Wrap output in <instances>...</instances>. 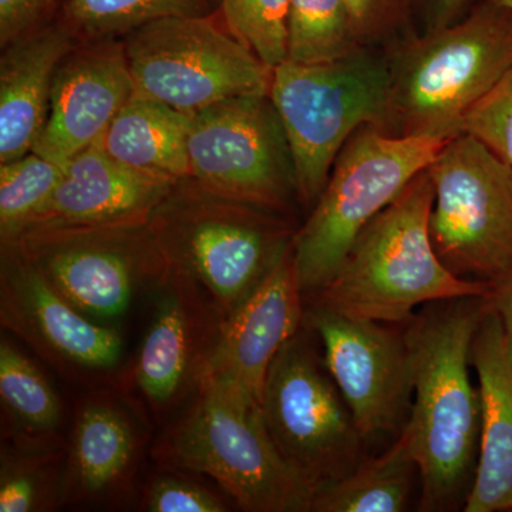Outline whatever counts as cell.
<instances>
[{"instance_id": "obj_23", "label": "cell", "mask_w": 512, "mask_h": 512, "mask_svg": "<svg viewBox=\"0 0 512 512\" xmlns=\"http://www.w3.org/2000/svg\"><path fill=\"white\" fill-rule=\"evenodd\" d=\"M416 461L402 434L380 456L362 460L313 497V512H403L413 500Z\"/></svg>"}, {"instance_id": "obj_7", "label": "cell", "mask_w": 512, "mask_h": 512, "mask_svg": "<svg viewBox=\"0 0 512 512\" xmlns=\"http://www.w3.org/2000/svg\"><path fill=\"white\" fill-rule=\"evenodd\" d=\"M389 90L387 50L372 46L326 63L286 60L272 70L269 96L284 123L306 208L319 200L352 134L382 124Z\"/></svg>"}, {"instance_id": "obj_19", "label": "cell", "mask_w": 512, "mask_h": 512, "mask_svg": "<svg viewBox=\"0 0 512 512\" xmlns=\"http://www.w3.org/2000/svg\"><path fill=\"white\" fill-rule=\"evenodd\" d=\"M77 43L59 20H53L2 47L0 163L32 151L49 116L57 67Z\"/></svg>"}, {"instance_id": "obj_13", "label": "cell", "mask_w": 512, "mask_h": 512, "mask_svg": "<svg viewBox=\"0 0 512 512\" xmlns=\"http://www.w3.org/2000/svg\"><path fill=\"white\" fill-rule=\"evenodd\" d=\"M305 325L322 343L325 365L363 439L399 429L413 396L404 330L316 305L305 311Z\"/></svg>"}, {"instance_id": "obj_27", "label": "cell", "mask_w": 512, "mask_h": 512, "mask_svg": "<svg viewBox=\"0 0 512 512\" xmlns=\"http://www.w3.org/2000/svg\"><path fill=\"white\" fill-rule=\"evenodd\" d=\"M66 164L29 151L0 163V241H15L55 191Z\"/></svg>"}, {"instance_id": "obj_9", "label": "cell", "mask_w": 512, "mask_h": 512, "mask_svg": "<svg viewBox=\"0 0 512 512\" xmlns=\"http://www.w3.org/2000/svg\"><path fill=\"white\" fill-rule=\"evenodd\" d=\"M214 16L160 19L124 36L134 96L194 114L220 101L269 94L271 67Z\"/></svg>"}, {"instance_id": "obj_34", "label": "cell", "mask_w": 512, "mask_h": 512, "mask_svg": "<svg viewBox=\"0 0 512 512\" xmlns=\"http://www.w3.org/2000/svg\"><path fill=\"white\" fill-rule=\"evenodd\" d=\"M419 3L424 32L446 28L463 18L471 0H416ZM412 3V0H410Z\"/></svg>"}, {"instance_id": "obj_18", "label": "cell", "mask_w": 512, "mask_h": 512, "mask_svg": "<svg viewBox=\"0 0 512 512\" xmlns=\"http://www.w3.org/2000/svg\"><path fill=\"white\" fill-rule=\"evenodd\" d=\"M481 394L480 450L464 512L512 511V365L490 296L470 350Z\"/></svg>"}, {"instance_id": "obj_22", "label": "cell", "mask_w": 512, "mask_h": 512, "mask_svg": "<svg viewBox=\"0 0 512 512\" xmlns=\"http://www.w3.org/2000/svg\"><path fill=\"white\" fill-rule=\"evenodd\" d=\"M136 447V433L119 407L86 404L74 424L60 495L73 501L109 493L130 471Z\"/></svg>"}, {"instance_id": "obj_2", "label": "cell", "mask_w": 512, "mask_h": 512, "mask_svg": "<svg viewBox=\"0 0 512 512\" xmlns=\"http://www.w3.org/2000/svg\"><path fill=\"white\" fill-rule=\"evenodd\" d=\"M427 168L360 232L328 284L306 296L309 305L404 325L421 305L493 295L494 285L458 278L436 254L429 232L434 187Z\"/></svg>"}, {"instance_id": "obj_28", "label": "cell", "mask_w": 512, "mask_h": 512, "mask_svg": "<svg viewBox=\"0 0 512 512\" xmlns=\"http://www.w3.org/2000/svg\"><path fill=\"white\" fill-rule=\"evenodd\" d=\"M291 0H221L225 26L272 70L288 60Z\"/></svg>"}, {"instance_id": "obj_3", "label": "cell", "mask_w": 512, "mask_h": 512, "mask_svg": "<svg viewBox=\"0 0 512 512\" xmlns=\"http://www.w3.org/2000/svg\"><path fill=\"white\" fill-rule=\"evenodd\" d=\"M171 266L202 291L222 320L292 248L291 215L218 194L184 178L148 220Z\"/></svg>"}, {"instance_id": "obj_15", "label": "cell", "mask_w": 512, "mask_h": 512, "mask_svg": "<svg viewBox=\"0 0 512 512\" xmlns=\"http://www.w3.org/2000/svg\"><path fill=\"white\" fill-rule=\"evenodd\" d=\"M133 97L123 40L77 43L57 67L49 116L33 153L66 164L101 140Z\"/></svg>"}, {"instance_id": "obj_31", "label": "cell", "mask_w": 512, "mask_h": 512, "mask_svg": "<svg viewBox=\"0 0 512 512\" xmlns=\"http://www.w3.org/2000/svg\"><path fill=\"white\" fill-rule=\"evenodd\" d=\"M40 466L26 461L5 460L0 478V512H32L43 510L46 495L45 480Z\"/></svg>"}, {"instance_id": "obj_16", "label": "cell", "mask_w": 512, "mask_h": 512, "mask_svg": "<svg viewBox=\"0 0 512 512\" xmlns=\"http://www.w3.org/2000/svg\"><path fill=\"white\" fill-rule=\"evenodd\" d=\"M303 298L292 245L265 281L222 320L202 359L198 382L232 383L261 403L272 360L305 323Z\"/></svg>"}, {"instance_id": "obj_10", "label": "cell", "mask_w": 512, "mask_h": 512, "mask_svg": "<svg viewBox=\"0 0 512 512\" xmlns=\"http://www.w3.org/2000/svg\"><path fill=\"white\" fill-rule=\"evenodd\" d=\"M308 336L299 330L272 360L261 409L279 453L316 494L363 460L365 439Z\"/></svg>"}, {"instance_id": "obj_36", "label": "cell", "mask_w": 512, "mask_h": 512, "mask_svg": "<svg viewBox=\"0 0 512 512\" xmlns=\"http://www.w3.org/2000/svg\"><path fill=\"white\" fill-rule=\"evenodd\" d=\"M487 2L495 3V5L504 6V8L512 10V0H487Z\"/></svg>"}, {"instance_id": "obj_1", "label": "cell", "mask_w": 512, "mask_h": 512, "mask_svg": "<svg viewBox=\"0 0 512 512\" xmlns=\"http://www.w3.org/2000/svg\"><path fill=\"white\" fill-rule=\"evenodd\" d=\"M487 299L429 303L404 323L413 403L400 434L419 470L420 511L464 508L473 487L483 410L470 350Z\"/></svg>"}, {"instance_id": "obj_33", "label": "cell", "mask_w": 512, "mask_h": 512, "mask_svg": "<svg viewBox=\"0 0 512 512\" xmlns=\"http://www.w3.org/2000/svg\"><path fill=\"white\" fill-rule=\"evenodd\" d=\"M66 0H0V47L57 19Z\"/></svg>"}, {"instance_id": "obj_14", "label": "cell", "mask_w": 512, "mask_h": 512, "mask_svg": "<svg viewBox=\"0 0 512 512\" xmlns=\"http://www.w3.org/2000/svg\"><path fill=\"white\" fill-rule=\"evenodd\" d=\"M2 325L57 365L104 372L123 355L120 333L80 312L13 245H2Z\"/></svg>"}, {"instance_id": "obj_4", "label": "cell", "mask_w": 512, "mask_h": 512, "mask_svg": "<svg viewBox=\"0 0 512 512\" xmlns=\"http://www.w3.org/2000/svg\"><path fill=\"white\" fill-rule=\"evenodd\" d=\"M390 90L379 130L392 137L461 134L467 111L512 66V10L480 0L453 25L387 50Z\"/></svg>"}, {"instance_id": "obj_11", "label": "cell", "mask_w": 512, "mask_h": 512, "mask_svg": "<svg viewBox=\"0 0 512 512\" xmlns=\"http://www.w3.org/2000/svg\"><path fill=\"white\" fill-rule=\"evenodd\" d=\"M3 245L93 320L119 318L138 288L161 286L173 272L148 221L33 229Z\"/></svg>"}, {"instance_id": "obj_6", "label": "cell", "mask_w": 512, "mask_h": 512, "mask_svg": "<svg viewBox=\"0 0 512 512\" xmlns=\"http://www.w3.org/2000/svg\"><path fill=\"white\" fill-rule=\"evenodd\" d=\"M451 138L392 137L366 124L340 151L311 215L293 239L305 296L338 272L356 238L426 170Z\"/></svg>"}, {"instance_id": "obj_21", "label": "cell", "mask_w": 512, "mask_h": 512, "mask_svg": "<svg viewBox=\"0 0 512 512\" xmlns=\"http://www.w3.org/2000/svg\"><path fill=\"white\" fill-rule=\"evenodd\" d=\"M191 114L134 96L111 121L101 146L117 163L175 184L190 177Z\"/></svg>"}, {"instance_id": "obj_5", "label": "cell", "mask_w": 512, "mask_h": 512, "mask_svg": "<svg viewBox=\"0 0 512 512\" xmlns=\"http://www.w3.org/2000/svg\"><path fill=\"white\" fill-rule=\"evenodd\" d=\"M198 386V399L165 439V461L214 478L242 510L312 511L315 493L279 453L259 400L232 383Z\"/></svg>"}, {"instance_id": "obj_30", "label": "cell", "mask_w": 512, "mask_h": 512, "mask_svg": "<svg viewBox=\"0 0 512 512\" xmlns=\"http://www.w3.org/2000/svg\"><path fill=\"white\" fill-rule=\"evenodd\" d=\"M357 42L376 47L406 20L410 0H345Z\"/></svg>"}, {"instance_id": "obj_24", "label": "cell", "mask_w": 512, "mask_h": 512, "mask_svg": "<svg viewBox=\"0 0 512 512\" xmlns=\"http://www.w3.org/2000/svg\"><path fill=\"white\" fill-rule=\"evenodd\" d=\"M220 9L221 0H66L56 20L87 43L123 39L160 19L214 16Z\"/></svg>"}, {"instance_id": "obj_35", "label": "cell", "mask_w": 512, "mask_h": 512, "mask_svg": "<svg viewBox=\"0 0 512 512\" xmlns=\"http://www.w3.org/2000/svg\"><path fill=\"white\" fill-rule=\"evenodd\" d=\"M490 302L503 323L505 342H507L508 355H510L512 365V272L494 286Z\"/></svg>"}, {"instance_id": "obj_17", "label": "cell", "mask_w": 512, "mask_h": 512, "mask_svg": "<svg viewBox=\"0 0 512 512\" xmlns=\"http://www.w3.org/2000/svg\"><path fill=\"white\" fill-rule=\"evenodd\" d=\"M171 187L117 163L99 140L67 161L55 191L22 234L40 228L147 222Z\"/></svg>"}, {"instance_id": "obj_25", "label": "cell", "mask_w": 512, "mask_h": 512, "mask_svg": "<svg viewBox=\"0 0 512 512\" xmlns=\"http://www.w3.org/2000/svg\"><path fill=\"white\" fill-rule=\"evenodd\" d=\"M360 47L345 0H291L288 60L303 64L332 62Z\"/></svg>"}, {"instance_id": "obj_32", "label": "cell", "mask_w": 512, "mask_h": 512, "mask_svg": "<svg viewBox=\"0 0 512 512\" xmlns=\"http://www.w3.org/2000/svg\"><path fill=\"white\" fill-rule=\"evenodd\" d=\"M146 507L151 512L227 511L220 498L190 480L161 477L148 490Z\"/></svg>"}, {"instance_id": "obj_8", "label": "cell", "mask_w": 512, "mask_h": 512, "mask_svg": "<svg viewBox=\"0 0 512 512\" xmlns=\"http://www.w3.org/2000/svg\"><path fill=\"white\" fill-rule=\"evenodd\" d=\"M427 171L429 232L440 261L458 278L497 285L512 272V165L461 133Z\"/></svg>"}, {"instance_id": "obj_29", "label": "cell", "mask_w": 512, "mask_h": 512, "mask_svg": "<svg viewBox=\"0 0 512 512\" xmlns=\"http://www.w3.org/2000/svg\"><path fill=\"white\" fill-rule=\"evenodd\" d=\"M461 133L471 134L512 165V66L464 116Z\"/></svg>"}, {"instance_id": "obj_26", "label": "cell", "mask_w": 512, "mask_h": 512, "mask_svg": "<svg viewBox=\"0 0 512 512\" xmlns=\"http://www.w3.org/2000/svg\"><path fill=\"white\" fill-rule=\"evenodd\" d=\"M0 397L16 426L29 436H50L59 427L62 404L49 380L6 340L0 345Z\"/></svg>"}, {"instance_id": "obj_12", "label": "cell", "mask_w": 512, "mask_h": 512, "mask_svg": "<svg viewBox=\"0 0 512 512\" xmlns=\"http://www.w3.org/2000/svg\"><path fill=\"white\" fill-rule=\"evenodd\" d=\"M190 178L225 197L291 215L301 202L295 160L269 94L191 114Z\"/></svg>"}, {"instance_id": "obj_20", "label": "cell", "mask_w": 512, "mask_h": 512, "mask_svg": "<svg viewBox=\"0 0 512 512\" xmlns=\"http://www.w3.org/2000/svg\"><path fill=\"white\" fill-rule=\"evenodd\" d=\"M200 298L197 288L173 268L136 365L137 384L153 406L164 407L173 402L194 366L200 370L201 359H197Z\"/></svg>"}]
</instances>
